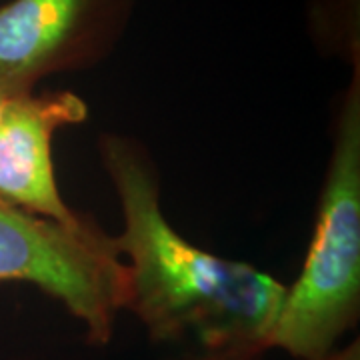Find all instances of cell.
Wrapping results in <instances>:
<instances>
[{
  "instance_id": "cell-1",
  "label": "cell",
  "mask_w": 360,
  "mask_h": 360,
  "mask_svg": "<svg viewBox=\"0 0 360 360\" xmlns=\"http://www.w3.org/2000/svg\"><path fill=\"white\" fill-rule=\"evenodd\" d=\"M124 229L129 307L168 360H260L272 348L286 288L270 274L196 248L170 226L144 153L120 136L103 141Z\"/></svg>"
},
{
  "instance_id": "cell-2",
  "label": "cell",
  "mask_w": 360,
  "mask_h": 360,
  "mask_svg": "<svg viewBox=\"0 0 360 360\" xmlns=\"http://www.w3.org/2000/svg\"><path fill=\"white\" fill-rule=\"evenodd\" d=\"M360 304V60L336 124L316 229L296 283L286 288L272 348L330 360Z\"/></svg>"
},
{
  "instance_id": "cell-3",
  "label": "cell",
  "mask_w": 360,
  "mask_h": 360,
  "mask_svg": "<svg viewBox=\"0 0 360 360\" xmlns=\"http://www.w3.org/2000/svg\"><path fill=\"white\" fill-rule=\"evenodd\" d=\"M39 286L86 326L92 345H106L116 316L129 307V269L94 224L66 229L0 202V283Z\"/></svg>"
},
{
  "instance_id": "cell-4",
  "label": "cell",
  "mask_w": 360,
  "mask_h": 360,
  "mask_svg": "<svg viewBox=\"0 0 360 360\" xmlns=\"http://www.w3.org/2000/svg\"><path fill=\"white\" fill-rule=\"evenodd\" d=\"M136 0H11L0 4V90L34 92L40 80L101 60Z\"/></svg>"
},
{
  "instance_id": "cell-5",
  "label": "cell",
  "mask_w": 360,
  "mask_h": 360,
  "mask_svg": "<svg viewBox=\"0 0 360 360\" xmlns=\"http://www.w3.org/2000/svg\"><path fill=\"white\" fill-rule=\"evenodd\" d=\"M86 116V103L70 90L11 96L0 115V202L66 229L89 226L63 200L52 167L54 132Z\"/></svg>"
},
{
  "instance_id": "cell-6",
  "label": "cell",
  "mask_w": 360,
  "mask_h": 360,
  "mask_svg": "<svg viewBox=\"0 0 360 360\" xmlns=\"http://www.w3.org/2000/svg\"><path fill=\"white\" fill-rule=\"evenodd\" d=\"M11 96H13V94H6V92L0 90V115H2V108H4V104H6V101H8ZM14 96H16V94H14Z\"/></svg>"
}]
</instances>
